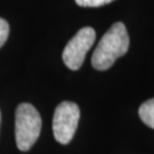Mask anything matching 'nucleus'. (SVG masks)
Returning a JSON list of instances; mask_svg holds the SVG:
<instances>
[{"label":"nucleus","instance_id":"obj_8","mask_svg":"<svg viewBox=\"0 0 154 154\" xmlns=\"http://www.w3.org/2000/svg\"><path fill=\"white\" fill-rule=\"evenodd\" d=\"M0 118H1V116H0Z\"/></svg>","mask_w":154,"mask_h":154},{"label":"nucleus","instance_id":"obj_7","mask_svg":"<svg viewBox=\"0 0 154 154\" xmlns=\"http://www.w3.org/2000/svg\"><path fill=\"white\" fill-rule=\"evenodd\" d=\"M9 34V24L4 18H0V48L4 46Z\"/></svg>","mask_w":154,"mask_h":154},{"label":"nucleus","instance_id":"obj_6","mask_svg":"<svg viewBox=\"0 0 154 154\" xmlns=\"http://www.w3.org/2000/svg\"><path fill=\"white\" fill-rule=\"evenodd\" d=\"M112 1L113 0H75V2L81 7H100Z\"/></svg>","mask_w":154,"mask_h":154},{"label":"nucleus","instance_id":"obj_5","mask_svg":"<svg viewBox=\"0 0 154 154\" xmlns=\"http://www.w3.org/2000/svg\"><path fill=\"white\" fill-rule=\"evenodd\" d=\"M138 114L146 126L154 129V98L149 99L140 105Z\"/></svg>","mask_w":154,"mask_h":154},{"label":"nucleus","instance_id":"obj_4","mask_svg":"<svg viewBox=\"0 0 154 154\" xmlns=\"http://www.w3.org/2000/svg\"><path fill=\"white\" fill-rule=\"evenodd\" d=\"M96 32L93 28H83L67 42L63 50V61L70 70H79L88 50L95 42Z\"/></svg>","mask_w":154,"mask_h":154},{"label":"nucleus","instance_id":"obj_2","mask_svg":"<svg viewBox=\"0 0 154 154\" xmlns=\"http://www.w3.org/2000/svg\"><path fill=\"white\" fill-rule=\"evenodd\" d=\"M41 131V118L33 105L22 103L15 114V138L21 151H29L37 142Z\"/></svg>","mask_w":154,"mask_h":154},{"label":"nucleus","instance_id":"obj_1","mask_svg":"<svg viewBox=\"0 0 154 154\" xmlns=\"http://www.w3.org/2000/svg\"><path fill=\"white\" fill-rule=\"evenodd\" d=\"M129 48V35L125 24L114 23L99 40L91 57L94 69L104 71L110 69L114 62L126 54Z\"/></svg>","mask_w":154,"mask_h":154},{"label":"nucleus","instance_id":"obj_3","mask_svg":"<svg viewBox=\"0 0 154 154\" xmlns=\"http://www.w3.org/2000/svg\"><path fill=\"white\" fill-rule=\"evenodd\" d=\"M80 118L79 106L73 102H62L56 107L53 118V132L61 144H67L75 134Z\"/></svg>","mask_w":154,"mask_h":154}]
</instances>
